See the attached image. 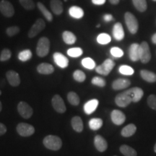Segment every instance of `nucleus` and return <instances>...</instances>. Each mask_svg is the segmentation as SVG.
I'll use <instances>...</instances> for the list:
<instances>
[{
  "mask_svg": "<svg viewBox=\"0 0 156 156\" xmlns=\"http://www.w3.org/2000/svg\"><path fill=\"white\" fill-rule=\"evenodd\" d=\"M62 38H63V41L65 44L69 45L74 44L75 43L76 40H77L75 35L73 33L67 30L63 32V34H62Z\"/></svg>",
  "mask_w": 156,
  "mask_h": 156,
  "instance_id": "27",
  "label": "nucleus"
},
{
  "mask_svg": "<svg viewBox=\"0 0 156 156\" xmlns=\"http://www.w3.org/2000/svg\"><path fill=\"white\" fill-rule=\"evenodd\" d=\"M112 55L115 58H120L124 55V52L121 48L118 47H113L111 48L110 51Z\"/></svg>",
  "mask_w": 156,
  "mask_h": 156,
  "instance_id": "44",
  "label": "nucleus"
},
{
  "mask_svg": "<svg viewBox=\"0 0 156 156\" xmlns=\"http://www.w3.org/2000/svg\"><path fill=\"white\" fill-rule=\"evenodd\" d=\"M152 42L154 44H156V34H155L152 36Z\"/></svg>",
  "mask_w": 156,
  "mask_h": 156,
  "instance_id": "49",
  "label": "nucleus"
},
{
  "mask_svg": "<svg viewBox=\"0 0 156 156\" xmlns=\"http://www.w3.org/2000/svg\"><path fill=\"white\" fill-rule=\"evenodd\" d=\"M94 145L98 151L103 153L108 148V143L106 140L101 135H96L94 138Z\"/></svg>",
  "mask_w": 156,
  "mask_h": 156,
  "instance_id": "14",
  "label": "nucleus"
},
{
  "mask_svg": "<svg viewBox=\"0 0 156 156\" xmlns=\"http://www.w3.org/2000/svg\"><path fill=\"white\" fill-rule=\"evenodd\" d=\"M37 7L39 9V10L41 11V12L42 13V15H44L45 18H46L48 22H51L53 20V16H52L51 13L50 12V11L46 8V6L41 2H38L37 3Z\"/></svg>",
  "mask_w": 156,
  "mask_h": 156,
  "instance_id": "28",
  "label": "nucleus"
},
{
  "mask_svg": "<svg viewBox=\"0 0 156 156\" xmlns=\"http://www.w3.org/2000/svg\"><path fill=\"white\" fill-rule=\"evenodd\" d=\"M124 20L129 31L132 34H135L139 28V23L135 16L129 12H126L124 15Z\"/></svg>",
  "mask_w": 156,
  "mask_h": 156,
  "instance_id": "3",
  "label": "nucleus"
},
{
  "mask_svg": "<svg viewBox=\"0 0 156 156\" xmlns=\"http://www.w3.org/2000/svg\"><path fill=\"white\" fill-rule=\"evenodd\" d=\"M128 91L131 95L132 98V102L134 103L139 102L144 95V91L142 90V89L138 87H134L129 89Z\"/></svg>",
  "mask_w": 156,
  "mask_h": 156,
  "instance_id": "17",
  "label": "nucleus"
},
{
  "mask_svg": "<svg viewBox=\"0 0 156 156\" xmlns=\"http://www.w3.org/2000/svg\"><path fill=\"white\" fill-rule=\"evenodd\" d=\"M114 156H116V155H114Z\"/></svg>",
  "mask_w": 156,
  "mask_h": 156,
  "instance_id": "54",
  "label": "nucleus"
},
{
  "mask_svg": "<svg viewBox=\"0 0 156 156\" xmlns=\"http://www.w3.org/2000/svg\"><path fill=\"white\" fill-rule=\"evenodd\" d=\"M71 124L73 129L77 132H81L83 130V122L80 116H74L71 120Z\"/></svg>",
  "mask_w": 156,
  "mask_h": 156,
  "instance_id": "24",
  "label": "nucleus"
},
{
  "mask_svg": "<svg viewBox=\"0 0 156 156\" xmlns=\"http://www.w3.org/2000/svg\"><path fill=\"white\" fill-rule=\"evenodd\" d=\"M140 76L147 83H155L156 82V74L153 72L147 69H142L140 71Z\"/></svg>",
  "mask_w": 156,
  "mask_h": 156,
  "instance_id": "23",
  "label": "nucleus"
},
{
  "mask_svg": "<svg viewBox=\"0 0 156 156\" xmlns=\"http://www.w3.org/2000/svg\"><path fill=\"white\" fill-rule=\"evenodd\" d=\"M20 30V29L19 27L12 26L7 28V30H6V34H7L8 36L12 37L15 36V35H17V34H19Z\"/></svg>",
  "mask_w": 156,
  "mask_h": 156,
  "instance_id": "42",
  "label": "nucleus"
},
{
  "mask_svg": "<svg viewBox=\"0 0 156 156\" xmlns=\"http://www.w3.org/2000/svg\"><path fill=\"white\" fill-rule=\"evenodd\" d=\"M73 78L75 79V81L79 82V83H83L86 79V75L82 70L77 69L74 72Z\"/></svg>",
  "mask_w": 156,
  "mask_h": 156,
  "instance_id": "36",
  "label": "nucleus"
},
{
  "mask_svg": "<svg viewBox=\"0 0 156 156\" xmlns=\"http://www.w3.org/2000/svg\"><path fill=\"white\" fill-rule=\"evenodd\" d=\"M103 19H104V20L106 21V22H109V21L112 20L114 18H113V16L112 15H106L103 17Z\"/></svg>",
  "mask_w": 156,
  "mask_h": 156,
  "instance_id": "47",
  "label": "nucleus"
},
{
  "mask_svg": "<svg viewBox=\"0 0 156 156\" xmlns=\"http://www.w3.org/2000/svg\"><path fill=\"white\" fill-rule=\"evenodd\" d=\"M37 71L41 75H51L54 72V68L50 64L41 63L37 67Z\"/></svg>",
  "mask_w": 156,
  "mask_h": 156,
  "instance_id": "21",
  "label": "nucleus"
},
{
  "mask_svg": "<svg viewBox=\"0 0 156 156\" xmlns=\"http://www.w3.org/2000/svg\"><path fill=\"white\" fill-rule=\"evenodd\" d=\"M132 102V98L128 90L118 94L115 98V103L118 106L125 108Z\"/></svg>",
  "mask_w": 156,
  "mask_h": 156,
  "instance_id": "4",
  "label": "nucleus"
},
{
  "mask_svg": "<svg viewBox=\"0 0 156 156\" xmlns=\"http://www.w3.org/2000/svg\"><path fill=\"white\" fill-rule=\"evenodd\" d=\"M92 2L95 5H102L106 2V0H92Z\"/></svg>",
  "mask_w": 156,
  "mask_h": 156,
  "instance_id": "46",
  "label": "nucleus"
},
{
  "mask_svg": "<svg viewBox=\"0 0 156 156\" xmlns=\"http://www.w3.org/2000/svg\"><path fill=\"white\" fill-rule=\"evenodd\" d=\"M82 65L88 69H93L95 67V62L93 58L87 57L82 60Z\"/></svg>",
  "mask_w": 156,
  "mask_h": 156,
  "instance_id": "34",
  "label": "nucleus"
},
{
  "mask_svg": "<svg viewBox=\"0 0 156 156\" xmlns=\"http://www.w3.org/2000/svg\"><path fill=\"white\" fill-rule=\"evenodd\" d=\"M119 1L120 0H109V2H110L112 5H118L119 3Z\"/></svg>",
  "mask_w": 156,
  "mask_h": 156,
  "instance_id": "48",
  "label": "nucleus"
},
{
  "mask_svg": "<svg viewBox=\"0 0 156 156\" xmlns=\"http://www.w3.org/2000/svg\"><path fill=\"white\" fill-rule=\"evenodd\" d=\"M103 126V120L99 118H93L89 121V126L92 130H98Z\"/></svg>",
  "mask_w": 156,
  "mask_h": 156,
  "instance_id": "30",
  "label": "nucleus"
},
{
  "mask_svg": "<svg viewBox=\"0 0 156 156\" xmlns=\"http://www.w3.org/2000/svg\"><path fill=\"white\" fill-rule=\"evenodd\" d=\"M2 110V103L1 101H0V112Z\"/></svg>",
  "mask_w": 156,
  "mask_h": 156,
  "instance_id": "50",
  "label": "nucleus"
},
{
  "mask_svg": "<svg viewBox=\"0 0 156 156\" xmlns=\"http://www.w3.org/2000/svg\"><path fill=\"white\" fill-rule=\"evenodd\" d=\"M50 50V41L46 37H42L38 40L36 47V54L40 57L47 56Z\"/></svg>",
  "mask_w": 156,
  "mask_h": 156,
  "instance_id": "2",
  "label": "nucleus"
},
{
  "mask_svg": "<svg viewBox=\"0 0 156 156\" xmlns=\"http://www.w3.org/2000/svg\"><path fill=\"white\" fill-rule=\"evenodd\" d=\"M12 52L8 48H5L2 51L1 54H0V61L6 62L11 58Z\"/></svg>",
  "mask_w": 156,
  "mask_h": 156,
  "instance_id": "41",
  "label": "nucleus"
},
{
  "mask_svg": "<svg viewBox=\"0 0 156 156\" xmlns=\"http://www.w3.org/2000/svg\"><path fill=\"white\" fill-rule=\"evenodd\" d=\"M17 112L23 118L29 119L34 114V110L28 103L21 101L17 105Z\"/></svg>",
  "mask_w": 156,
  "mask_h": 156,
  "instance_id": "8",
  "label": "nucleus"
},
{
  "mask_svg": "<svg viewBox=\"0 0 156 156\" xmlns=\"http://www.w3.org/2000/svg\"><path fill=\"white\" fill-rule=\"evenodd\" d=\"M50 7L52 12L56 15H61L63 12V4L61 0H51Z\"/></svg>",
  "mask_w": 156,
  "mask_h": 156,
  "instance_id": "22",
  "label": "nucleus"
},
{
  "mask_svg": "<svg viewBox=\"0 0 156 156\" xmlns=\"http://www.w3.org/2000/svg\"><path fill=\"white\" fill-rule=\"evenodd\" d=\"M45 27H46V23H45L44 20L41 18L38 19L29 30L28 37L30 38L36 37L37 35H38L44 30Z\"/></svg>",
  "mask_w": 156,
  "mask_h": 156,
  "instance_id": "9",
  "label": "nucleus"
},
{
  "mask_svg": "<svg viewBox=\"0 0 156 156\" xmlns=\"http://www.w3.org/2000/svg\"><path fill=\"white\" fill-rule=\"evenodd\" d=\"M0 12L6 17H11L15 14V9L9 2L2 0L0 2Z\"/></svg>",
  "mask_w": 156,
  "mask_h": 156,
  "instance_id": "10",
  "label": "nucleus"
},
{
  "mask_svg": "<svg viewBox=\"0 0 156 156\" xmlns=\"http://www.w3.org/2000/svg\"><path fill=\"white\" fill-rule=\"evenodd\" d=\"M136 131V127L134 124H129L122 129L121 134L124 137H129L134 134Z\"/></svg>",
  "mask_w": 156,
  "mask_h": 156,
  "instance_id": "25",
  "label": "nucleus"
},
{
  "mask_svg": "<svg viewBox=\"0 0 156 156\" xmlns=\"http://www.w3.org/2000/svg\"><path fill=\"white\" fill-rule=\"evenodd\" d=\"M131 85V82L128 79H124V78H119L114 80L112 83V88L114 90H119L127 87Z\"/></svg>",
  "mask_w": 156,
  "mask_h": 156,
  "instance_id": "15",
  "label": "nucleus"
},
{
  "mask_svg": "<svg viewBox=\"0 0 156 156\" xmlns=\"http://www.w3.org/2000/svg\"><path fill=\"white\" fill-rule=\"evenodd\" d=\"M119 71L124 75H132L134 73L133 68L127 65H122L119 69Z\"/></svg>",
  "mask_w": 156,
  "mask_h": 156,
  "instance_id": "39",
  "label": "nucleus"
},
{
  "mask_svg": "<svg viewBox=\"0 0 156 156\" xmlns=\"http://www.w3.org/2000/svg\"><path fill=\"white\" fill-rule=\"evenodd\" d=\"M119 151L124 156H136L137 153L134 148L126 145H122L119 147Z\"/></svg>",
  "mask_w": 156,
  "mask_h": 156,
  "instance_id": "29",
  "label": "nucleus"
},
{
  "mask_svg": "<svg viewBox=\"0 0 156 156\" xmlns=\"http://www.w3.org/2000/svg\"><path fill=\"white\" fill-rule=\"evenodd\" d=\"M31 57H32V52L29 49L22 51L18 54V58L22 62L28 61L30 59Z\"/></svg>",
  "mask_w": 156,
  "mask_h": 156,
  "instance_id": "33",
  "label": "nucleus"
},
{
  "mask_svg": "<svg viewBox=\"0 0 156 156\" xmlns=\"http://www.w3.org/2000/svg\"><path fill=\"white\" fill-rule=\"evenodd\" d=\"M43 143L45 147L51 151H58L62 146L61 138L55 135H48L43 140Z\"/></svg>",
  "mask_w": 156,
  "mask_h": 156,
  "instance_id": "1",
  "label": "nucleus"
},
{
  "mask_svg": "<svg viewBox=\"0 0 156 156\" xmlns=\"http://www.w3.org/2000/svg\"><path fill=\"white\" fill-rule=\"evenodd\" d=\"M112 122L116 125H122L126 121V116L119 110H114L111 114Z\"/></svg>",
  "mask_w": 156,
  "mask_h": 156,
  "instance_id": "12",
  "label": "nucleus"
},
{
  "mask_svg": "<svg viewBox=\"0 0 156 156\" xmlns=\"http://www.w3.org/2000/svg\"><path fill=\"white\" fill-rule=\"evenodd\" d=\"M54 62L61 68L67 67L68 64H69L68 58L59 52H56L54 54Z\"/></svg>",
  "mask_w": 156,
  "mask_h": 156,
  "instance_id": "16",
  "label": "nucleus"
},
{
  "mask_svg": "<svg viewBox=\"0 0 156 156\" xmlns=\"http://www.w3.org/2000/svg\"><path fill=\"white\" fill-rule=\"evenodd\" d=\"M19 2L23 8L27 10H32L36 7L33 0H19Z\"/></svg>",
  "mask_w": 156,
  "mask_h": 156,
  "instance_id": "38",
  "label": "nucleus"
},
{
  "mask_svg": "<svg viewBox=\"0 0 156 156\" xmlns=\"http://www.w3.org/2000/svg\"><path fill=\"white\" fill-rule=\"evenodd\" d=\"M2 95V91L0 90V95Z\"/></svg>",
  "mask_w": 156,
  "mask_h": 156,
  "instance_id": "52",
  "label": "nucleus"
},
{
  "mask_svg": "<svg viewBox=\"0 0 156 156\" xmlns=\"http://www.w3.org/2000/svg\"><path fill=\"white\" fill-rule=\"evenodd\" d=\"M140 45L132 44L129 49V56L132 62H136L140 60Z\"/></svg>",
  "mask_w": 156,
  "mask_h": 156,
  "instance_id": "18",
  "label": "nucleus"
},
{
  "mask_svg": "<svg viewBox=\"0 0 156 156\" xmlns=\"http://www.w3.org/2000/svg\"><path fill=\"white\" fill-rule=\"evenodd\" d=\"M113 36L116 41H122L124 37V31L122 23H116L113 28Z\"/></svg>",
  "mask_w": 156,
  "mask_h": 156,
  "instance_id": "19",
  "label": "nucleus"
},
{
  "mask_svg": "<svg viewBox=\"0 0 156 156\" xmlns=\"http://www.w3.org/2000/svg\"><path fill=\"white\" fill-rule=\"evenodd\" d=\"M140 60L142 63L147 64L151 59V53L149 45L146 41H143L140 45Z\"/></svg>",
  "mask_w": 156,
  "mask_h": 156,
  "instance_id": "5",
  "label": "nucleus"
},
{
  "mask_svg": "<svg viewBox=\"0 0 156 156\" xmlns=\"http://www.w3.org/2000/svg\"><path fill=\"white\" fill-rule=\"evenodd\" d=\"M147 105L150 108H151L153 110L156 111V95L152 94L148 96L147 100Z\"/></svg>",
  "mask_w": 156,
  "mask_h": 156,
  "instance_id": "43",
  "label": "nucleus"
},
{
  "mask_svg": "<svg viewBox=\"0 0 156 156\" xmlns=\"http://www.w3.org/2000/svg\"><path fill=\"white\" fill-rule=\"evenodd\" d=\"M69 12L70 16L75 19H80L84 16L83 9L77 6H73L70 7Z\"/></svg>",
  "mask_w": 156,
  "mask_h": 156,
  "instance_id": "26",
  "label": "nucleus"
},
{
  "mask_svg": "<svg viewBox=\"0 0 156 156\" xmlns=\"http://www.w3.org/2000/svg\"><path fill=\"white\" fill-rule=\"evenodd\" d=\"M111 41H112L111 36L107 34H101L97 37L98 43L102 45L108 44L111 42Z\"/></svg>",
  "mask_w": 156,
  "mask_h": 156,
  "instance_id": "35",
  "label": "nucleus"
},
{
  "mask_svg": "<svg viewBox=\"0 0 156 156\" xmlns=\"http://www.w3.org/2000/svg\"><path fill=\"white\" fill-rule=\"evenodd\" d=\"M98 101L97 99H92L90 100L89 101L84 105V111H85V114H91L96 110L98 106Z\"/></svg>",
  "mask_w": 156,
  "mask_h": 156,
  "instance_id": "20",
  "label": "nucleus"
},
{
  "mask_svg": "<svg viewBox=\"0 0 156 156\" xmlns=\"http://www.w3.org/2000/svg\"><path fill=\"white\" fill-rule=\"evenodd\" d=\"M114 62L113 61L112 59H111V58H107V59H106L103 62V63L102 64L96 67L95 70H96L97 73L100 74V75L106 76L109 75V73L112 72V70L114 69Z\"/></svg>",
  "mask_w": 156,
  "mask_h": 156,
  "instance_id": "6",
  "label": "nucleus"
},
{
  "mask_svg": "<svg viewBox=\"0 0 156 156\" xmlns=\"http://www.w3.org/2000/svg\"><path fill=\"white\" fill-rule=\"evenodd\" d=\"M67 100L69 103L73 106H78L80 103V97L75 92H69L67 94Z\"/></svg>",
  "mask_w": 156,
  "mask_h": 156,
  "instance_id": "32",
  "label": "nucleus"
},
{
  "mask_svg": "<svg viewBox=\"0 0 156 156\" xmlns=\"http://www.w3.org/2000/svg\"><path fill=\"white\" fill-rule=\"evenodd\" d=\"M153 1H154V2H156V0H153Z\"/></svg>",
  "mask_w": 156,
  "mask_h": 156,
  "instance_id": "53",
  "label": "nucleus"
},
{
  "mask_svg": "<svg viewBox=\"0 0 156 156\" xmlns=\"http://www.w3.org/2000/svg\"><path fill=\"white\" fill-rule=\"evenodd\" d=\"M16 130L20 135L22 136H30L34 134L35 128L27 123H20L17 125Z\"/></svg>",
  "mask_w": 156,
  "mask_h": 156,
  "instance_id": "7",
  "label": "nucleus"
},
{
  "mask_svg": "<svg viewBox=\"0 0 156 156\" xmlns=\"http://www.w3.org/2000/svg\"><path fill=\"white\" fill-rule=\"evenodd\" d=\"M7 132V127L2 123H0V136H2Z\"/></svg>",
  "mask_w": 156,
  "mask_h": 156,
  "instance_id": "45",
  "label": "nucleus"
},
{
  "mask_svg": "<svg viewBox=\"0 0 156 156\" xmlns=\"http://www.w3.org/2000/svg\"><path fill=\"white\" fill-rule=\"evenodd\" d=\"M52 106L54 108V110L58 113L60 114H63L66 112L67 108H66L65 103H64L63 99L62 98V97L59 95L56 94L52 98L51 100Z\"/></svg>",
  "mask_w": 156,
  "mask_h": 156,
  "instance_id": "11",
  "label": "nucleus"
},
{
  "mask_svg": "<svg viewBox=\"0 0 156 156\" xmlns=\"http://www.w3.org/2000/svg\"><path fill=\"white\" fill-rule=\"evenodd\" d=\"M154 152L156 153V143L155 144V146H154Z\"/></svg>",
  "mask_w": 156,
  "mask_h": 156,
  "instance_id": "51",
  "label": "nucleus"
},
{
  "mask_svg": "<svg viewBox=\"0 0 156 156\" xmlns=\"http://www.w3.org/2000/svg\"><path fill=\"white\" fill-rule=\"evenodd\" d=\"M6 77L9 85L12 87H17L20 84V77L19 74L13 70H9L6 73Z\"/></svg>",
  "mask_w": 156,
  "mask_h": 156,
  "instance_id": "13",
  "label": "nucleus"
},
{
  "mask_svg": "<svg viewBox=\"0 0 156 156\" xmlns=\"http://www.w3.org/2000/svg\"><path fill=\"white\" fill-rule=\"evenodd\" d=\"M83 49L81 48H78V47H75V48H71L67 50V54L71 57H79L82 54H83Z\"/></svg>",
  "mask_w": 156,
  "mask_h": 156,
  "instance_id": "37",
  "label": "nucleus"
},
{
  "mask_svg": "<svg viewBox=\"0 0 156 156\" xmlns=\"http://www.w3.org/2000/svg\"><path fill=\"white\" fill-rule=\"evenodd\" d=\"M134 7L139 12H145L147 8L146 0H132Z\"/></svg>",
  "mask_w": 156,
  "mask_h": 156,
  "instance_id": "31",
  "label": "nucleus"
},
{
  "mask_svg": "<svg viewBox=\"0 0 156 156\" xmlns=\"http://www.w3.org/2000/svg\"><path fill=\"white\" fill-rule=\"evenodd\" d=\"M91 83H92L93 85H96L98 87H103L106 86V80L102 77H94L91 80Z\"/></svg>",
  "mask_w": 156,
  "mask_h": 156,
  "instance_id": "40",
  "label": "nucleus"
}]
</instances>
